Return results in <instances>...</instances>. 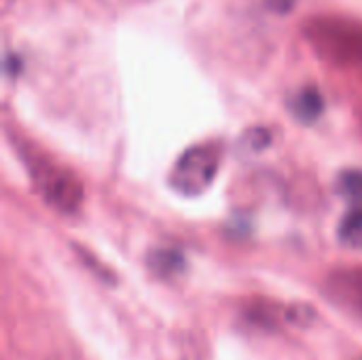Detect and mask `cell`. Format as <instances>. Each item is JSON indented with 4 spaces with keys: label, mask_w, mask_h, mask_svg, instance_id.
<instances>
[{
    "label": "cell",
    "mask_w": 362,
    "mask_h": 360,
    "mask_svg": "<svg viewBox=\"0 0 362 360\" xmlns=\"http://www.w3.org/2000/svg\"><path fill=\"white\" fill-rule=\"evenodd\" d=\"M221 166V149L216 144H197L182 153L176 161L170 185L182 195L204 193L216 178Z\"/></svg>",
    "instance_id": "obj_1"
},
{
    "label": "cell",
    "mask_w": 362,
    "mask_h": 360,
    "mask_svg": "<svg viewBox=\"0 0 362 360\" xmlns=\"http://www.w3.org/2000/svg\"><path fill=\"white\" fill-rule=\"evenodd\" d=\"M32 176H34L38 191L45 195V199L53 208H57L62 212H72L83 202V189H81L78 180L68 170H62L47 161L45 163L34 161Z\"/></svg>",
    "instance_id": "obj_2"
},
{
    "label": "cell",
    "mask_w": 362,
    "mask_h": 360,
    "mask_svg": "<svg viewBox=\"0 0 362 360\" xmlns=\"http://www.w3.org/2000/svg\"><path fill=\"white\" fill-rule=\"evenodd\" d=\"M291 110L295 112V117L303 123H312L320 117L322 112V95L318 93V89L314 87H305L303 91H299V95L291 102Z\"/></svg>",
    "instance_id": "obj_3"
},
{
    "label": "cell",
    "mask_w": 362,
    "mask_h": 360,
    "mask_svg": "<svg viewBox=\"0 0 362 360\" xmlns=\"http://www.w3.org/2000/svg\"><path fill=\"white\" fill-rule=\"evenodd\" d=\"M148 265L157 276L172 278L185 269V255L180 250H174V248H161V250L151 252Z\"/></svg>",
    "instance_id": "obj_4"
},
{
    "label": "cell",
    "mask_w": 362,
    "mask_h": 360,
    "mask_svg": "<svg viewBox=\"0 0 362 360\" xmlns=\"http://www.w3.org/2000/svg\"><path fill=\"white\" fill-rule=\"evenodd\" d=\"M339 242L348 248L362 250V206H354L339 225Z\"/></svg>",
    "instance_id": "obj_5"
},
{
    "label": "cell",
    "mask_w": 362,
    "mask_h": 360,
    "mask_svg": "<svg viewBox=\"0 0 362 360\" xmlns=\"http://www.w3.org/2000/svg\"><path fill=\"white\" fill-rule=\"evenodd\" d=\"M339 193L348 197L352 204L362 206V172H344L339 176Z\"/></svg>",
    "instance_id": "obj_6"
},
{
    "label": "cell",
    "mask_w": 362,
    "mask_h": 360,
    "mask_svg": "<svg viewBox=\"0 0 362 360\" xmlns=\"http://www.w3.org/2000/svg\"><path fill=\"white\" fill-rule=\"evenodd\" d=\"M339 282L348 286V291H350L348 295H350V297H354L352 301L356 303V308L362 312V276L361 274L341 276V278H339Z\"/></svg>",
    "instance_id": "obj_7"
},
{
    "label": "cell",
    "mask_w": 362,
    "mask_h": 360,
    "mask_svg": "<svg viewBox=\"0 0 362 360\" xmlns=\"http://www.w3.org/2000/svg\"><path fill=\"white\" fill-rule=\"evenodd\" d=\"M356 360H362V356H361V359H356Z\"/></svg>",
    "instance_id": "obj_8"
},
{
    "label": "cell",
    "mask_w": 362,
    "mask_h": 360,
    "mask_svg": "<svg viewBox=\"0 0 362 360\" xmlns=\"http://www.w3.org/2000/svg\"><path fill=\"white\" fill-rule=\"evenodd\" d=\"M4 2H6V0H4Z\"/></svg>",
    "instance_id": "obj_9"
}]
</instances>
